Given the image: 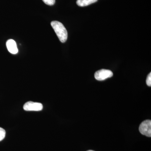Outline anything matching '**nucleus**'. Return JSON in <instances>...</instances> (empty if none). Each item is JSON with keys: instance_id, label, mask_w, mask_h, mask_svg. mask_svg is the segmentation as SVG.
Segmentation results:
<instances>
[{"instance_id": "7ed1b4c3", "label": "nucleus", "mask_w": 151, "mask_h": 151, "mask_svg": "<svg viewBox=\"0 0 151 151\" xmlns=\"http://www.w3.org/2000/svg\"><path fill=\"white\" fill-rule=\"evenodd\" d=\"M113 73L111 70L101 69L98 70L94 74V77L98 81H103L107 78H111Z\"/></svg>"}, {"instance_id": "f03ea898", "label": "nucleus", "mask_w": 151, "mask_h": 151, "mask_svg": "<svg viewBox=\"0 0 151 151\" xmlns=\"http://www.w3.org/2000/svg\"><path fill=\"white\" fill-rule=\"evenodd\" d=\"M139 130L142 134L148 137H151V121L147 120L144 121L140 125Z\"/></svg>"}, {"instance_id": "1a4fd4ad", "label": "nucleus", "mask_w": 151, "mask_h": 151, "mask_svg": "<svg viewBox=\"0 0 151 151\" xmlns=\"http://www.w3.org/2000/svg\"><path fill=\"white\" fill-rule=\"evenodd\" d=\"M147 85L149 86H151V73H149L146 80Z\"/></svg>"}, {"instance_id": "f257e3e1", "label": "nucleus", "mask_w": 151, "mask_h": 151, "mask_svg": "<svg viewBox=\"0 0 151 151\" xmlns=\"http://www.w3.org/2000/svg\"><path fill=\"white\" fill-rule=\"evenodd\" d=\"M51 25L60 41L62 43L65 42L67 39L68 32L67 30L62 23L54 21L51 22Z\"/></svg>"}, {"instance_id": "6e6552de", "label": "nucleus", "mask_w": 151, "mask_h": 151, "mask_svg": "<svg viewBox=\"0 0 151 151\" xmlns=\"http://www.w3.org/2000/svg\"><path fill=\"white\" fill-rule=\"evenodd\" d=\"M45 4L49 6H52L55 3V0H42Z\"/></svg>"}, {"instance_id": "0eeeda50", "label": "nucleus", "mask_w": 151, "mask_h": 151, "mask_svg": "<svg viewBox=\"0 0 151 151\" xmlns=\"http://www.w3.org/2000/svg\"><path fill=\"white\" fill-rule=\"evenodd\" d=\"M6 136L5 130L0 127V142L4 139Z\"/></svg>"}, {"instance_id": "423d86ee", "label": "nucleus", "mask_w": 151, "mask_h": 151, "mask_svg": "<svg viewBox=\"0 0 151 151\" xmlns=\"http://www.w3.org/2000/svg\"><path fill=\"white\" fill-rule=\"evenodd\" d=\"M98 0H77L76 4L79 6H86L96 2Z\"/></svg>"}, {"instance_id": "9d476101", "label": "nucleus", "mask_w": 151, "mask_h": 151, "mask_svg": "<svg viewBox=\"0 0 151 151\" xmlns=\"http://www.w3.org/2000/svg\"><path fill=\"white\" fill-rule=\"evenodd\" d=\"M93 151V150H89V151Z\"/></svg>"}, {"instance_id": "20e7f679", "label": "nucleus", "mask_w": 151, "mask_h": 151, "mask_svg": "<svg viewBox=\"0 0 151 151\" xmlns=\"http://www.w3.org/2000/svg\"><path fill=\"white\" fill-rule=\"evenodd\" d=\"M23 109L26 111H40L43 109V105L40 103L29 101L25 103Z\"/></svg>"}, {"instance_id": "39448f33", "label": "nucleus", "mask_w": 151, "mask_h": 151, "mask_svg": "<svg viewBox=\"0 0 151 151\" xmlns=\"http://www.w3.org/2000/svg\"><path fill=\"white\" fill-rule=\"evenodd\" d=\"M6 45L8 50L12 54H16L18 52V49L17 47L16 42L13 40H9L6 42Z\"/></svg>"}]
</instances>
